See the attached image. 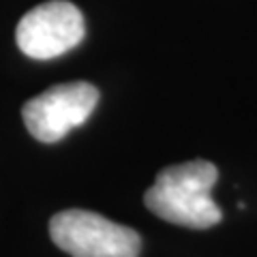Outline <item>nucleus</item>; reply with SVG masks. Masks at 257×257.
I'll return each mask as SVG.
<instances>
[{
  "mask_svg": "<svg viewBox=\"0 0 257 257\" xmlns=\"http://www.w3.org/2000/svg\"><path fill=\"white\" fill-rule=\"evenodd\" d=\"M216 180L219 170L210 161H189L165 167L146 191L144 204L167 223L191 229L214 227L223 219L221 208L210 195Z\"/></svg>",
  "mask_w": 257,
  "mask_h": 257,
  "instance_id": "f257e3e1",
  "label": "nucleus"
},
{
  "mask_svg": "<svg viewBox=\"0 0 257 257\" xmlns=\"http://www.w3.org/2000/svg\"><path fill=\"white\" fill-rule=\"evenodd\" d=\"M50 236L71 257H138L142 248L135 229L79 208L54 214Z\"/></svg>",
  "mask_w": 257,
  "mask_h": 257,
  "instance_id": "f03ea898",
  "label": "nucleus"
},
{
  "mask_svg": "<svg viewBox=\"0 0 257 257\" xmlns=\"http://www.w3.org/2000/svg\"><path fill=\"white\" fill-rule=\"evenodd\" d=\"M99 103V90L88 82H69L47 88L24 103L22 118L28 133L43 144L67 138L69 131L84 124Z\"/></svg>",
  "mask_w": 257,
  "mask_h": 257,
  "instance_id": "7ed1b4c3",
  "label": "nucleus"
},
{
  "mask_svg": "<svg viewBox=\"0 0 257 257\" xmlns=\"http://www.w3.org/2000/svg\"><path fill=\"white\" fill-rule=\"evenodd\" d=\"M84 15L69 0H47L28 11L18 24L15 41L35 60H50L82 43Z\"/></svg>",
  "mask_w": 257,
  "mask_h": 257,
  "instance_id": "20e7f679",
  "label": "nucleus"
}]
</instances>
